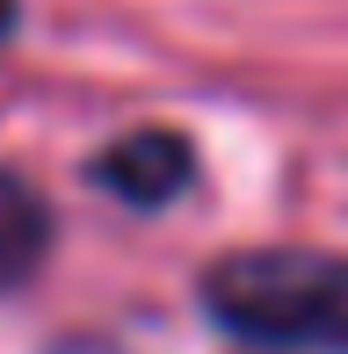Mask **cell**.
Wrapping results in <instances>:
<instances>
[{
    "label": "cell",
    "instance_id": "1",
    "mask_svg": "<svg viewBox=\"0 0 348 354\" xmlns=\"http://www.w3.org/2000/svg\"><path fill=\"white\" fill-rule=\"evenodd\" d=\"M203 311L261 354H348V253L247 246L203 268Z\"/></svg>",
    "mask_w": 348,
    "mask_h": 354
},
{
    "label": "cell",
    "instance_id": "2",
    "mask_svg": "<svg viewBox=\"0 0 348 354\" xmlns=\"http://www.w3.org/2000/svg\"><path fill=\"white\" fill-rule=\"evenodd\" d=\"M189 174H196V145L182 131H167V123L123 131L116 145H102L87 159V181L123 210H167L174 196H189Z\"/></svg>",
    "mask_w": 348,
    "mask_h": 354
},
{
    "label": "cell",
    "instance_id": "3",
    "mask_svg": "<svg viewBox=\"0 0 348 354\" xmlns=\"http://www.w3.org/2000/svg\"><path fill=\"white\" fill-rule=\"evenodd\" d=\"M51 261V210L15 167H0V297Z\"/></svg>",
    "mask_w": 348,
    "mask_h": 354
}]
</instances>
